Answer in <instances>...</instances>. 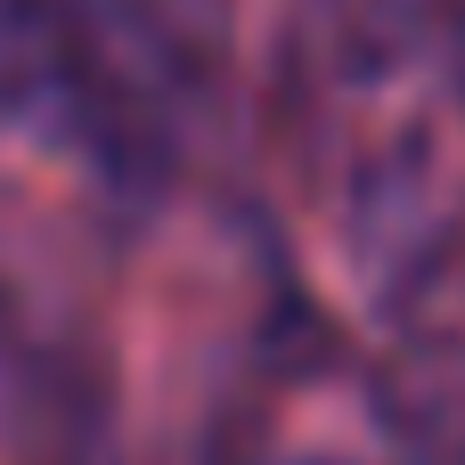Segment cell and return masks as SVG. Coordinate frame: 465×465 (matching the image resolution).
Masks as SVG:
<instances>
[{"instance_id": "1", "label": "cell", "mask_w": 465, "mask_h": 465, "mask_svg": "<svg viewBox=\"0 0 465 465\" xmlns=\"http://www.w3.org/2000/svg\"><path fill=\"white\" fill-rule=\"evenodd\" d=\"M98 98L147 147V131L196 114L229 74L237 0H41Z\"/></svg>"}, {"instance_id": "2", "label": "cell", "mask_w": 465, "mask_h": 465, "mask_svg": "<svg viewBox=\"0 0 465 465\" xmlns=\"http://www.w3.org/2000/svg\"><path fill=\"white\" fill-rule=\"evenodd\" d=\"M0 155H33L90 180H123L139 163V139L98 98L41 0H0Z\"/></svg>"}, {"instance_id": "4", "label": "cell", "mask_w": 465, "mask_h": 465, "mask_svg": "<svg viewBox=\"0 0 465 465\" xmlns=\"http://www.w3.org/2000/svg\"><path fill=\"white\" fill-rule=\"evenodd\" d=\"M253 465H409V458L384 433V450H360V441H286V450H270V458H253Z\"/></svg>"}, {"instance_id": "5", "label": "cell", "mask_w": 465, "mask_h": 465, "mask_svg": "<svg viewBox=\"0 0 465 465\" xmlns=\"http://www.w3.org/2000/svg\"><path fill=\"white\" fill-rule=\"evenodd\" d=\"M441 57H450V90L465 106V0H441Z\"/></svg>"}, {"instance_id": "3", "label": "cell", "mask_w": 465, "mask_h": 465, "mask_svg": "<svg viewBox=\"0 0 465 465\" xmlns=\"http://www.w3.org/2000/svg\"><path fill=\"white\" fill-rule=\"evenodd\" d=\"M384 433L409 465H465V229L384 294Z\"/></svg>"}]
</instances>
